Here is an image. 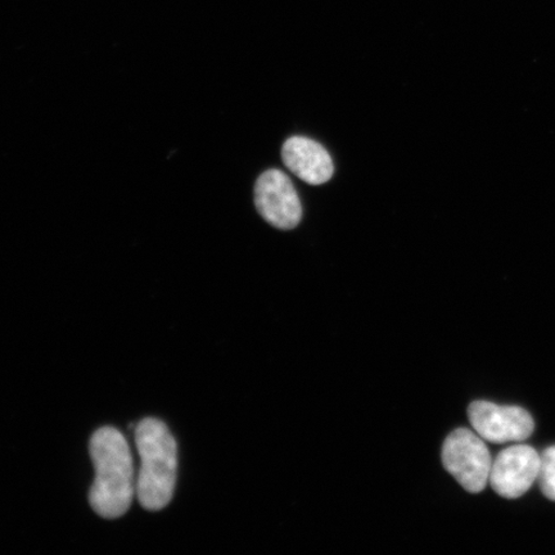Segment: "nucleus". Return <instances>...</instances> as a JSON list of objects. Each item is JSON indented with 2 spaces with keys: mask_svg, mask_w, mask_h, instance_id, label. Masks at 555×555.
Returning <instances> with one entry per match:
<instances>
[{
  "mask_svg": "<svg viewBox=\"0 0 555 555\" xmlns=\"http://www.w3.org/2000/svg\"><path fill=\"white\" fill-rule=\"evenodd\" d=\"M89 449L95 469L89 503L100 517L120 518L129 511L137 494L129 443L119 429L102 427L90 439Z\"/></svg>",
  "mask_w": 555,
  "mask_h": 555,
  "instance_id": "1",
  "label": "nucleus"
},
{
  "mask_svg": "<svg viewBox=\"0 0 555 555\" xmlns=\"http://www.w3.org/2000/svg\"><path fill=\"white\" fill-rule=\"evenodd\" d=\"M141 456L137 477V496L144 509L158 512L168 506L176 490L178 472L177 441L168 426L157 418H145L135 428Z\"/></svg>",
  "mask_w": 555,
  "mask_h": 555,
  "instance_id": "2",
  "label": "nucleus"
},
{
  "mask_svg": "<svg viewBox=\"0 0 555 555\" xmlns=\"http://www.w3.org/2000/svg\"><path fill=\"white\" fill-rule=\"evenodd\" d=\"M485 440L467 428H457L443 443L442 463L469 492H481L489 482L492 457Z\"/></svg>",
  "mask_w": 555,
  "mask_h": 555,
  "instance_id": "3",
  "label": "nucleus"
},
{
  "mask_svg": "<svg viewBox=\"0 0 555 555\" xmlns=\"http://www.w3.org/2000/svg\"><path fill=\"white\" fill-rule=\"evenodd\" d=\"M255 205L270 225L289 231L300 224L302 206L297 191L286 173L268 170L255 186Z\"/></svg>",
  "mask_w": 555,
  "mask_h": 555,
  "instance_id": "4",
  "label": "nucleus"
},
{
  "mask_svg": "<svg viewBox=\"0 0 555 555\" xmlns=\"http://www.w3.org/2000/svg\"><path fill=\"white\" fill-rule=\"evenodd\" d=\"M468 416L475 433L492 443L529 439L535 428L532 416L518 406H503L489 401L472 402Z\"/></svg>",
  "mask_w": 555,
  "mask_h": 555,
  "instance_id": "5",
  "label": "nucleus"
},
{
  "mask_svg": "<svg viewBox=\"0 0 555 555\" xmlns=\"http://www.w3.org/2000/svg\"><path fill=\"white\" fill-rule=\"evenodd\" d=\"M540 454L529 446H515L492 461L489 482L492 490L506 499H517L538 480Z\"/></svg>",
  "mask_w": 555,
  "mask_h": 555,
  "instance_id": "6",
  "label": "nucleus"
},
{
  "mask_svg": "<svg viewBox=\"0 0 555 555\" xmlns=\"http://www.w3.org/2000/svg\"><path fill=\"white\" fill-rule=\"evenodd\" d=\"M284 165L311 185L327 183L335 172L332 157L322 144L305 137H293L282 149Z\"/></svg>",
  "mask_w": 555,
  "mask_h": 555,
  "instance_id": "7",
  "label": "nucleus"
},
{
  "mask_svg": "<svg viewBox=\"0 0 555 555\" xmlns=\"http://www.w3.org/2000/svg\"><path fill=\"white\" fill-rule=\"evenodd\" d=\"M538 480L543 494L555 502V447L547 448L540 454Z\"/></svg>",
  "mask_w": 555,
  "mask_h": 555,
  "instance_id": "8",
  "label": "nucleus"
}]
</instances>
